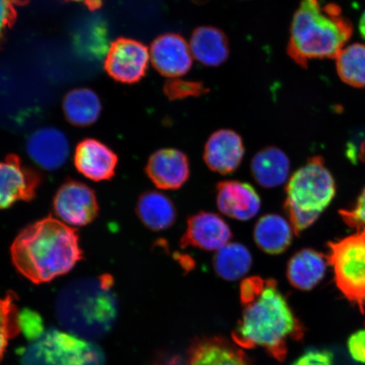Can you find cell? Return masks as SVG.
<instances>
[{"label":"cell","mask_w":365,"mask_h":365,"mask_svg":"<svg viewBox=\"0 0 365 365\" xmlns=\"http://www.w3.org/2000/svg\"><path fill=\"white\" fill-rule=\"evenodd\" d=\"M11 254L16 270L35 284L65 275L82 259L76 230L52 217L22 230L13 242Z\"/></svg>","instance_id":"obj_1"},{"label":"cell","mask_w":365,"mask_h":365,"mask_svg":"<svg viewBox=\"0 0 365 365\" xmlns=\"http://www.w3.org/2000/svg\"><path fill=\"white\" fill-rule=\"evenodd\" d=\"M303 327L295 317L277 282L267 280L257 298L244 304L242 318L232 333L237 344L245 349L259 346L277 360H284L287 342L303 336Z\"/></svg>","instance_id":"obj_2"},{"label":"cell","mask_w":365,"mask_h":365,"mask_svg":"<svg viewBox=\"0 0 365 365\" xmlns=\"http://www.w3.org/2000/svg\"><path fill=\"white\" fill-rule=\"evenodd\" d=\"M353 31L352 22L337 4L302 0L292 21L287 53L303 68L312 59H336Z\"/></svg>","instance_id":"obj_3"},{"label":"cell","mask_w":365,"mask_h":365,"mask_svg":"<svg viewBox=\"0 0 365 365\" xmlns=\"http://www.w3.org/2000/svg\"><path fill=\"white\" fill-rule=\"evenodd\" d=\"M113 277L103 275L73 282L58 297L57 314L72 334L97 337L110 330L117 316Z\"/></svg>","instance_id":"obj_4"},{"label":"cell","mask_w":365,"mask_h":365,"mask_svg":"<svg viewBox=\"0 0 365 365\" xmlns=\"http://www.w3.org/2000/svg\"><path fill=\"white\" fill-rule=\"evenodd\" d=\"M336 194L335 180L321 157L309 159L286 186L284 208L296 235L316 222Z\"/></svg>","instance_id":"obj_5"},{"label":"cell","mask_w":365,"mask_h":365,"mask_svg":"<svg viewBox=\"0 0 365 365\" xmlns=\"http://www.w3.org/2000/svg\"><path fill=\"white\" fill-rule=\"evenodd\" d=\"M327 261L337 287L351 303L365 312V230L328 243Z\"/></svg>","instance_id":"obj_6"},{"label":"cell","mask_w":365,"mask_h":365,"mask_svg":"<svg viewBox=\"0 0 365 365\" xmlns=\"http://www.w3.org/2000/svg\"><path fill=\"white\" fill-rule=\"evenodd\" d=\"M91 345L72 333L46 331L23 351L21 365H84Z\"/></svg>","instance_id":"obj_7"},{"label":"cell","mask_w":365,"mask_h":365,"mask_svg":"<svg viewBox=\"0 0 365 365\" xmlns=\"http://www.w3.org/2000/svg\"><path fill=\"white\" fill-rule=\"evenodd\" d=\"M56 215L70 227L90 225L98 217L99 207L97 196L89 186L75 180H68L54 196Z\"/></svg>","instance_id":"obj_8"},{"label":"cell","mask_w":365,"mask_h":365,"mask_svg":"<svg viewBox=\"0 0 365 365\" xmlns=\"http://www.w3.org/2000/svg\"><path fill=\"white\" fill-rule=\"evenodd\" d=\"M150 51L135 39L120 38L110 45L105 57V70L122 83H135L143 79L148 68Z\"/></svg>","instance_id":"obj_9"},{"label":"cell","mask_w":365,"mask_h":365,"mask_svg":"<svg viewBox=\"0 0 365 365\" xmlns=\"http://www.w3.org/2000/svg\"><path fill=\"white\" fill-rule=\"evenodd\" d=\"M232 231L227 223L215 213L200 212L189 217L180 240L181 248L194 247L217 251L230 243Z\"/></svg>","instance_id":"obj_10"},{"label":"cell","mask_w":365,"mask_h":365,"mask_svg":"<svg viewBox=\"0 0 365 365\" xmlns=\"http://www.w3.org/2000/svg\"><path fill=\"white\" fill-rule=\"evenodd\" d=\"M150 58L160 74L171 79L185 75L193 63L189 44L182 36L175 34L155 39L150 45Z\"/></svg>","instance_id":"obj_11"},{"label":"cell","mask_w":365,"mask_h":365,"mask_svg":"<svg viewBox=\"0 0 365 365\" xmlns=\"http://www.w3.org/2000/svg\"><path fill=\"white\" fill-rule=\"evenodd\" d=\"M29 158L43 170H58L65 165L71 154V145L63 132L56 127H43L26 141Z\"/></svg>","instance_id":"obj_12"},{"label":"cell","mask_w":365,"mask_h":365,"mask_svg":"<svg viewBox=\"0 0 365 365\" xmlns=\"http://www.w3.org/2000/svg\"><path fill=\"white\" fill-rule=\"evenodd\" d=\"M145 173L158 189H180L189 180V160L181 150H159L150 157Z\"/></svg>","instance_id":"obj_13"},{"label":"cell","mask_w":365,"mask_h":365,"mask_svg":"<svg viewBox=\"0 0 365 365\" xmlns=\"http://www.w3.org/2000/svg\"><path fill=\"white\" fill-rule=\"evenodd\" d=\"M261 199L252 185L238 180H227L217 185V205L223 215L248 221L257 215Z\"/></svg>","instance_id":"obj_14"},{"label":"cell","mask_w":365,"mask_h":365,"mask_svg":"<svg viewBox=\"0 0 365 365\" xmlns=\"http://www.w3.org/2000/svg\"><path fill=\"white\" fill-rule=\"evenodd\" d=\"M244 155L241 136L234 130L222 129L209 137L203 158L210 170L220 175H230L238 170Z\"/></svg>","instance_id":"obj_15"},{"label":"cell","mask_w":365,"mask_h":365,"mask_svg":"<svg viewBox=\"0 0 365 365\" xmlns=\"http://www.w3.org/2000/svg\"><path fill=\"white\" fill-rule=\"evenodd\" d=\"M74 163L82 175L99 182L110 180L115 175L118 157L101 141L86 139L76 147Z\"/></svg>","instance_id":"obj_16"},{"label":"cell","mask_w":365,"mask_h":365,"mask_svg":"<svg viewBox=\"0 0 365 365\" xmlns=\"http://www.w3.org/2000/svg\"><path fill=\"white\" fill-rule=\"evenodd\" d=\"M327 264V257L317 250H301L287 263V280L297 289L312 290L325 276Z\"/></svg>","instance_id":"obj_17"},{"label":"cell","mask_w":365,"mask_h":365,"mask_svg":"<svg viewBox=\"0 0 365 365\" xmlns=\"http://www.w3.org/2000/svg\"><path fill=\"white\" fill-rule=\"evenodd\" d=\"M73 44L76 53L89 61L105 58L111 45L106 21L98 15L86 18L73 34Z\"/></svg>","instance_id":"obj_18"},{"label":"cell","mask_w":365,"mask_h":365,"mask_svg":"<svg viewBox=\"0 0 365 365\" xmlns=\"http://www.w3.org/2000/svg\"><path fill=\"white\" fill-rule=\"evenodd\" d=\"M250 170L258 185L267 189L276 188L289 179L290 161L281 149L268 147L255 155Z\"/></svg>","instance_id":"obj_19"},{"label":"cell","mask_w":365,"mask_h":365,"mask_svg":"<svg viewBox=\"0 0 365 365\" xmlns=\"http://www.w3.org/2000/svg\"><path fill=\"white\" fill-rule=\"evenodd\" d=\"M294 234L290 223L277 214L259 218L254 227V240L259 249L269 255H279L289 248Z\"/></svg>","instance_id":"obj_20"},{"label":"cell","mask_w":365,"mask_h":365,"mask_svg":"<svg viewBox=\"0 0 365 365\" xmlns=\"http://www.w3.org/2000/svg\"><path fill=\"white\" fill-rule=\"evenodd\" d=\"M190 48L196 61L207 66H219L230 56L226 35L212 26L196 29L191 36Z\"/></svg>","instance_id":"obj_21"},{"label":"cell","mask_w":365,"mask_h":365,"mask_svg":"<svg viewBox=\"0 0 365 365\" xmlns=\"http://www.w3.org/2000/svg\"><path fill=\"white\" fill-rule=\"evenodd\" d=\"M187 365H250L242 351L220 339H204L191 346Z\"/></svg>","instance_id":"obj_22"},{"label":"cell","mask_w":365,"mask_h":365,"mask_svg":"<svg viewBox=\"0 0 365 365\" xmlns=\"http://www.w3.org/2000/svg\"><path fill=\"white\" fill-rule=\"evenodd\" d=\"M136 214L145 227L157 232L172 227L177 217L175 205L171 199L158 191H148L140 195Z\"/></svg>","instance_id":"obj_23"},{"label":"cell","mask_w":365,"mask_h":365,"mask_svg":"<svg viewBox=\"0 0 365 365\" xmlns=\"http://www.w3.org/2000/svg\"><path fill=\"white\" fill-rule=\"evenodd\" d=\"M63 110L66 120L73 125L89 126L95 124L101 114V100L91 89L76 88L66 96Z\"/></svg>","instance_id":"obj_24"},{"label":"cell","mask_w":365,"mask_h":365,"mask_svg":"<svg viewBox=\"0 0 365 365\" xmlns=\"http://www.w3.org/2000/svg\"><path fill=\"white\" fill-rule=\"evenodd\" d=\"M252 266V255L245 245L228 243L216 251L213 267L217 275L227 281L244 277Z\"/></svg>","instance_id":"obj_25"},{"label":"cell","mask_w":365,"mask_h":365,"mask_svg":"<svg viewBox=\"0 0 365 365\" xmlns=\"http://www.w3.org/2000/svg\"><path fill=\"white\" fill-rule=\"evenodd\" d=\"M337 74L344 83L365 88V45L354 43L341 50L336 58Z\"/></svg>","instance_id":"obj_26"},{"label":"cell","mask_w":365,"mask_h":365,"mask_svg":"<svg viewBox=\"0 0 365 365\" xmlns=\"http://www.w3.org/2000/svg\"><path fill=\"white\" fill-rule=\"evenodd\" d=\"M16 299L14 294L0 298V359L6 352L9 340L20 331Z\"/></svg>","instance_id":"obj_27"},{"label":"cell","mask_w":365,"mask_h":365,"mask_svg":"<svg viewBox=\"0 0 365 365\" xmlns=\"http://www.w3.org/2000/svg\"><path fill=\"white\" fill-rule=\"evenodd\" d=\"M207 91L208 89L202 82L186 81L176 78L168 81L164 86V93L170 100L197 97Z\"/></svg>","instance_id":"obj_28"},{"label":"cell","mask_w":365,"mask_h":365,"mask_svg":"<svg viewBox=\"0 0 365 365\" xmlns=\"http://www.w3.org/2000/svg\"><path fill=\"white\" fill-rule=\"evenodd\" d=\"M18 324L20 331L31 341L38 340L45 332L42 317L34 310H21L18 317Z\"/></svg>","instance_id":"obj_29"},{"label":"cell","mask_w":365,"mask_h":365,"mask_svg":"<svg viewBox=\"0 0 365 365\" xmlns=\"http://www.w3.org/2000/svg\"><path fill=\"white\" fill-rule=\"evenodd\" d=\"M339 213L349 227L356 232L365 230V189L352 208L341 210Z\"/></svg>","instance_id":"obj_30"},{"label":"cell","mask_w":365,"mask_h":365,"mask_svg":"<svg viewBox=\"0 0 365 365\" xmlns=\"http://www.w3.org/2000/svg\"><path fill=\"white\" fill-rule=\"evenodd\" d=\"M27 0H0V42L9 27L16 19L17 7L25 4Z\"/></svg>","instance_id":"obj_31"},{"label":"cell","mask_w":365,"mask_h":365,"mask_svg":"<svg viewBox=\"0 0 365 365\" xmlns=\"http://www.w3.org/2000/svg\"><path fill=\"white\" fill-rule=\"evenodd\" d=\"M267 280L259 277H246L241 282L240 299L242 304H246L252 301L262 293L266 287Z\"/></svg>","instance_id":"obj_32"},{"label":"cell","mask_w":365,"mask_h":365,"mask_svg":"<svg viewBox=\"0 0 365 365\" xmlns=\"http://www.w3.org/2000/svg\"><path fill=\"white\" fill-rule=\"evenodd\" d=\"M292 365H336L331 353L326 350L309 349Z\"/></svg>","instance_id":"obj_33"},{"label":"cell","mask_w":365,"mask_h":365,"mask_svg":"<svg viewBox=\"0 0 365 365\" xmlns=\"http://www.w3.org/2000/svg\"><path fill=\"white\" fill-rule=\"evenodd\" d=\"M348 348L355 361L365 364V330L355 332L350 336Z\"/></svg>","instance_id":"obj_34"},{"label":"cell","mask_w":365,"mask_h":365,"mask_svg":"<svg viewBox=\"0 0 365 365\" xmlns=\"http://www.w3.org/2000/svg\"><path fill=\"white\" fill-rule=\"evenodd\" d=\"M104 357L102 351L93 344L91 345L88 359L84 365H103Z\"/></svg>","instance_id":"obj_35"},{"label":"cell","mask_w":365,"mask_h":365,"mask_svg":"<svg viewBox=\"0 0 365 365\" xmlns=\"http://www.w3.org/2000/svg\"><path fill=\"white\" fill-rule=\"evenodd\" d=\"M70 1L83 3L91 11H96L102 6V0H70Z\"/></svg>","instance_id":"obj_36"},{"label":"cell","mask_w":365,"mask_h":365,"mask_svg":"<svg viewBox=\"0 0 365 365\" xmlns=\"http://www.w3.org/2000/svg\"><path fill=\"white\" fill-rule=\"evenodd\" d=\"M359 29L360 35H361L363 39L365 41V11L363 13L361 18H360Z\"/></svg>","instance_id":"obj_37"}]
</instances>
